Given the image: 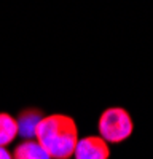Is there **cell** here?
<instances>
[{"label":"cell","mask_w":153,"mask_h":159,"mask_svg":"<svg viewBox=\"0 0 153 159\" xmlns=\"http://www.w3.org/2000/svg\"><path fill=\"white\" fill-rule=\"evenodd\" d=\"M18 137L16 118L8 113H0V148H7Z\"/></svg>","instance_id":"6"},{"label":"cell","mask_w":153,"mask_h":159,"mask_svg":"<svg viewBox=\"0 0 153 159\" xmlns=\"http://www.w3.org/2000/svg\"><path fill=\"white\" fill-rule=\"evenodd\" d=\"M43 113L38 108H26L22 110L18 118H16V124H18V135H21L24 140H32L35 137V129L38 123L43 119Z\"/></svg>","instance_id":"4"},{"label":"cell","mask_w":153,"mask_h":159,"mask_svg":"<svg viewBox=\"0 0 153 159\" xmlns=\"http://www.w3.org/2000/svg\"><path fill=\"white\" fill-rule=\"evenodd\" d=\"M13 159H51L49 154L43 150V147L35 139L32 140H22L16 145L15 151L11 153Z\"/></svg>","instance_id":"5"},{"label":"cell","mask_w":153,"mask_h":159,"mask_svg":"<svg viewBox=\"0 0 153 159\" xmlns=\"http://www.w3.org/2000/svg\"><path fill=\"white\" fill-rule=\"evenodd\" d=\"M72 157L73 159H109L110 148L107 142H104L99 135H88L78 139Z\"/></svg>","instance_id":"3"},{"label":"cell","mask_w":153,"mask_h":159,"mask_svg":"<svg viewBox=\"0 0 153 159\" xmlns=\"http://www.w3.org/2000/svg\"><path fill=\"white\" fill-rule=\"evenodd\" d=\"M35 140L51 159H69L78 142V126L69 115L54 113L43 116L35 129Z\"/></svg>","instance_id":"1"},{"label":"cell","mask_w":153,"mask_h":159,"mask_svg":"<svg viewBox=\"0 0 153 159\" xmlns=\"http://www.w3.org/2000/svg\"><path fill=\"white\" fill-rule=\"evenodd\" d=\"M0 159H13V157L7 148H0Z\"/></svg>","instance_id":"7"},{"label":"cell","mask_w":153,"mask_h":159,"mask_svg":"<svg viewBox=\"0 0 153 159\" xmlns=\"http://www.w3.org/2000/svg\"><path fill=\"white\" fill-rule=\"evenodd\" d=\"M132 119L123 107H109L99 116V137L107 143H121L132 134Z\"/></svg>","instance_id":"2"}]
</instances>
